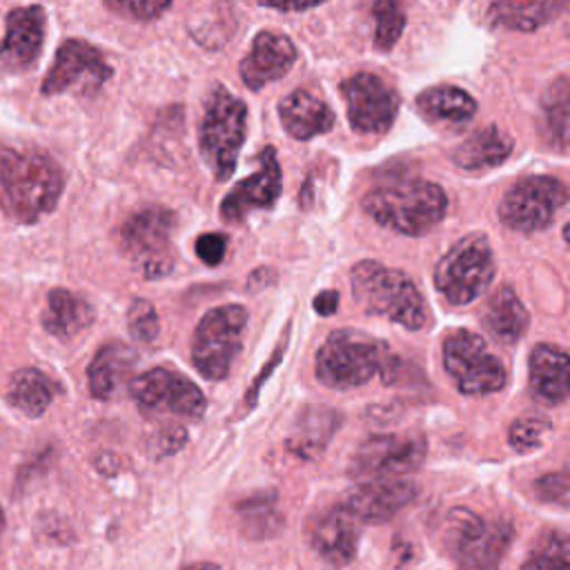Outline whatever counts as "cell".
<instances>
[{"instance_id": "18", "label": "cell", "mask_w": 570, "mask_h": 570, "mask_svg": "<svg viewBox=\"0 0 570 570\" xmlns=\"http://www.w3.org/2000/svg\"><path fill=\"white\" fill-rule=\"evenodd\" d=\"M47 16L40 4L16 7L7 13V29L0 42V65L7 71H27L45 42Z\"/></svg>"}, {"instance_id": "12", "label": "cell", "mask_w": 570, "mask_h": 570, "mask_svg": "<svg viewBox=\"0 0 570 570\" xmlns=\"http://www.w3.org/2000/svg\"><path fill=\"white\" fill-rule=\"evenodd\" d=\"M129 394L145 414L167 412L180 419H200L207 399L185 374L169 367H151L129 381Z\"/></svg>"}, {"instance_id": "1", "label": "cell", "mask_w": 570, "mask_h": 570, "mask_svg": "<svg viewBox=\"0 0 570 570\" xmlns=\"http://www.w3.org/2000/svg\"><path fill=\"white\" fill-rule=\"evenodd\" d=\"M62 167L42 149L0 147V209L20 225H33L58 205Z\"/></svg>"}, {"instance_id": "17", "label": "cell", "mask_w": 570, "mask_h": 570, "mask_svg": "<svg viewBox=\"0 0 570 570\" xmlns=\"http://www.w3.org/2000/svg\"><path fill=\"white\" fill-rule=\"evenodd\" d=\"M283 189V174L274 147L258 154V169L245 180L236 183L220 203V218L225 223H240L256 209H272Z\"/></svg>"}, {"instance_id": "42", "label": "cell", "mask_w": 570, "mask_h": 570, "mask_svg": "<svg viewBox=\"0 0 570 570\" xmlns=\"http://www.w3.org/2000/svg\"><path fill=\"white\" fill-rule=\"evenodd\" d=\"M312 305H314L316 314L330 316V314H334L336 307H338V292H336V289H323V292H318V294L314 296Z\"/></svg>"}, {"instance_id": "14", "label": "cell", "mask_w": 570, "mask_h": 570, "mask_svg": "<svg viewBox=\"0 0 570 570\" xmlns=\"http://www.w3.org/2000/svg\"><path fill=\"white\" fill-rule=\"evenodd\" d=\"M111 78V67L107 65L100 49L94 45L71 38L65 40L56 58L42 78V94L53 96L62 91H78V94H96L107 80Z\"/></svg>"}, {"instance_id": "5", "label": "cell", "mask_w": 570, "mask_h": 570, "mask_svg": "<svg viewBox=\"0 0 570 570\" xmlns=\"http://www.w3.org/2000/svg\"><path fill=\"white\" fill-rule=\"evenodd\" d=\"M247 136V107L240 98L216 85L207 100L198 127V147L216 180H227Z\"/></svg>"}, {"instance_id": "2", "label": "cell", "mask_w": 570, "mask_h": 570, "mask_svg": "<svg viewBox=\"0 0 570 570\" xmlns=\"http://www.w3.org/2000/svg\"><path fill=\"white\" fill-rule=\"evenodd\" d=\"M363 209L379 225L396 234L423 236L443 220L448 196L436 183L401 178L372 187L363 196Z\"/></svg>"}, {"instance_id": "10", "label": "cell", "mask_w": 570, "mask_h": 570, "mask_svg": "<svg viewBox=\"0 0 570 570\" xmlns=\"http://www.w3.org/2000/svg\"><path fill=\"white\" fill-rule=\"evenodd\" d=\"M443 365L456 390L465 396L499 392L508 381L503 363L470 330H454L445 336Z\"/></svg>"}, {"instance_id": "44", "label": "cell", "mask_w": 570, "mask_h": 570, "mask_svg": "<svg viewBox=\"0 0 570 570\" xmlns=\"http://www.w3.org/2000/svg\"><path fill=\"white\" fill-rule=\"evenodd\" d=\"M183 570H218V566H214V563H191Z\"/></svg>"}, {"instance_id": "13", "label": "cell", "mask_w": 570, "mask_h": 570, "mask_svg": "<svg viewBox=\"0 0 570 570\" xmlns=\"http://www.w3.org/2000/svg\"><path fill=\"white\" fill-rule=\"evenodd\" d=\"M428 445L421 434H372L352 456V474L365 481L399 479L414 472L425 459Z\"/></svg>"}, {"instance_id": "22", "label": "cell", "mask_w": 570, "mask_h": 570, "mask_svg": "<svg viewBox=\"0 0 570 570\" xmlns=\"http://www.w3.org/2000/svg\"><path fill=\"white\" fill-rule=\"evenodd\" d=\"M421 118L439 129H463L476 114V100L454 85H434L416 96Z\"/></svg>"}, {"instance_id": "15", "label": "cell", "mask_w": 570, "mask_h": 570, "mask_svg": "<svg viewBox=\"0 0 570 570\" xmlns=\"http://www.w3.org/2000/svg\"><path fill=\"white\" fill-rule=\"evenodd\" d=\"M347 120L358 134H383L392 127L401 98L376 73L361 71L341 82Z\"/></svg>"}, {"instance_id": "3", "label": "cell", "mask_w": 570, "mask_h": 570, "mask_svg": "<svg viewBox=\"0 0 570 570\" xmlns=\"http://www.w3.org/2000/svg\"><path fill=\"white\" fill-rule=\"evenodd\" d=\"M352 294L361 309L383 316L405 330H423L430 321L425 298L414 281L394 267L379 261H361L350 272Z\"/></svg>"}, {"instance_id": "33", "label": "cell", "mask_w": 570, "mask_h": 570, "mask_svg": "<svg viewBox=\"0 0 570 570\" xmlns=\"http://www.w3.org/2000/svg\"><path fill=\"white\" fill-rule=\"evenodd\" d=\"M521 570H570V534L554 528L539 532Z\"/></svg>"}, {"instance_id": "38", "label": "cell", "mask_w": 570, "mask_h": 570, "mask_svg": "<svg viewBox=\"0 0 570 570\" xmlns=\"http://www.w3.org/2000/svg\"><path fill=\"white\" fill-rule=\"evenodd\" d=\"M534 492L546 503H563L570 497V472H548L534 481Z\"/></svg>"}, {"instance_id": "21", "label": "cell", "mask_w": 570, "mask_h": 570, "mask_svg": "<svg viewBox=\"0 0 570 570\" xmlns=\"http://www.w3.org/2000/svg\"><path fill=\"white\" fill-rule=\"evenodd\" d=\"M530 392L539 403H561L570 396V352L550 343L532 347L528 358Z\"/></svg>"}, {"instance_id": "34", "label": "cell", "mask_w": 570, "mask_h": 570, "mask_svg": "<svg viewBox=\"0 0 570 570\" xmlns=\"http://www.w3.org/2000/svg\"><path fill=\"white\" fill-rule=\"evenodd\" d=\"M374 22H376L374 47L379 51H390L399 42L401 33L405 29L403 9L396 2L381 0V2L374 4Z\"/></svg>"}, {"instance_id": "19", "label": "cell", "mask_w": 570, "mask_h": 570, "mask_svg": "<svg viewBox=\"0 0 570 570\" xmlns=\"http://www.w3.org/2000/svg\"><path fill=\"white\" fill-rule=\"evenodd\" d=\"M419 488L403 479L363 481L341 503L356 517L358 523H383L410 505Z\"/></svg>"}, {"instance_id": "36", "label": "cell", "mask_w": 570, "mask_h": 570, "mask_svg": "<svg viewBox=\"0 0 570 570\" xmlns=\"http://www.w3.org/2000/svg\"><path fill=\"white\" fill-rule=\"evenodd\" d=\"M548 430H550V423L546 419H537V416L517 419L508 430V441L517 452H530L543 443V434Z\"/></svg>"}, {"instance_id": "30", "label": "cell", "mask_w": 570, "mask_h": 570, "mask_svg": "<svg viewBox=\"0 0 570 570\" xmlns=\"http://www.w3.org/2000/svg\"><path fill=\"white\" fill-rule=\"evenodd\" d=\"M566 9L563 2H492L488 7V18L497 27L514 31H534L552 22Z\"/></svg>"}, {"instance_id": "25", "label": "cell", "mask_w": 570, "mask_h": 570, "mask_svg": "<svg viewBox=\"0 0 570 570\" xmlns=\"http://www.w3.org/2000/svg\"><path fill=\"white\" fill-rule=\"evenodd\" d=\"M483 330L499 343H517L528 330V312L510 285L497 287L481 309Z\"/></svg>"}, {"instance_id": "11", "label": "cell", "mask_w": 570, "mask_h": 570, "mask_svg": "<svg viewBox=\"0 0 570 570\" xmlns=\"http://www.w3.org/2000/svg\"><path fill=\"white\" fill-rule=\"evenodd\" d=\"M570 198L568 187L554 176H523L499 203V218L505 227L534 234L550 227Z\"/></svg>"}, {"instance_id": "37", "label": "cell", "mask_w": 570, "mask_h": 570, "mask_svg": "<svg viewBox=\"0 0 570 570\" xmlns=\"http://www.w3.org/2000/svg\"><path fill=\"white\" fill-rule=\"evenodd\" d=\"M105 7L116 13H122V16L127 13L134 20H154L160 13H165L171 7V2H158V0H118L116 2V0H109V2H105Z\"/></svg>"}, {"instance_id": "45", "label": "cell", "mask_w": 570, "mask_h": 570, "mask_svg": "<svg viewBox=\"0 0 570 570\" xmlns=\"http://www.w3.org/2000/svg\"><path fill=\"white\" fill-rule=\"evenodd\" d=\"M563 238H566V243H568V247H570V220H568V225L563 227Z\"/></svg>"}, {"instance_id": "23", "label": "cell", "mask_w": 570, "mask_h": 570, "mask_svg": "<svg viewBox=\"0 0 570 570\" xmlns=\"http://www.w3.org/2000/svg\"><path fill=\"white\" fill-rule=\"evenodd\" d=\"M278 118L292 138L309 140L334 127V111L314 94L298 89L278 105Z\"/></svg>"}, {"instance_id": "32", "label": "cell", "mask_w": 570, "mask_h": 570, "mask_svg": "<svg viewBox=\"0 0 570 570\" xmlns=\"http://www.w3.org/2000/svg\"><path fill=\"white\" fill-rule=\"evenodd\" d=\"M238 523L245 537L267 539L281 530V510L274 492H256L236 503Z\"/></svg>"}, {"instance_id": "31", "label": "cell", "mask_w": 570, "mask_h": 570, "mask_svg": "<svg viewBox=\"0 0 570 570\" xmlns=\"http://www.w3.org/2000/svg\"><path fill=\"white\" fill-rule=\"evenodd\" d=\"M543 136L554 147L570 145V78H554L541 94Z\"/></svg>"}, {"instance_id": "29", "label": "cell", "mask_w": 570, "mask_h": 570, "mask_svg": "<svg viewBox=\"0 0 570 570\" xmlns=\"http://www.w3.org/2000/svg\"><path fill=\"white\" fill-rule=\"evenodd\" d=\"M7 401L31 419L42 416L53 401V383L36 367L16 370L9 379Z\"/></svg>"}, {"instance_id": "26", "label": "cell", "mask_w": 570, "mask_h": 570, "mask_svg": "<svg viewBox=\"0 0 570 570\" xmlns=\"http://www.w3.org/2000/svg\"><path fill=\"white\" fill-rule=\"evenodd\" d=\"M514 140L501 131L497 125H488L472 136H468L459 147H454L452 163L465 171H481L497 167L510 158Z\"/></svg>"}, {"instance_id": "6", "label": "cell", "mask_w": 570, "mask_h": 570, "mask_svg": "<svg viewBox=\"0 0 570 570\" xmlns=\"http://www.w3.org/2000/svg\"><path fill=\"white\" fill-rule=\"evenodd\" d=\"M512 541V525L483 521L468 508H454L445 523V546L459 570H499Z\"/></svg>"}, {"instance_id": "39", "label": "cell", "mask_w": 570, "mask_h": 570, "mask_svg": "<svg viewBox=\"0 0 570 570\" xmlns=\"http://www.w3.org/2000/svg\"><path fill=\"white\" fill-rule=\"evenodd\" d=\"M225 249L227 238L218 232H207L196 238V256L209 267H216L225 258Z\"/></svg>"}, {"instance_id": "16", "label": "cell", "mask_w": 570, "mask_h": 570, "mask_svg": "<svg viewBox=\"0 0 570 570\" xmlns=\"http://www.w3.org/2000/svg\"><path fill=\"white\" fill-rule=\"evenodd\" d=\"M361 525L356 517L338 501L307 517L305 532L312 550L330 566H347L358 548Z\"/></svg>"}, {"instance_id": "4", "label": "cell", "mask_w": 570, "mask_h": 570, "mask_svg": "<svg viewBox=\"0 0 570 570\" xmlns=\"http://www.w3.org/2000/svg\"><path fill=\"white\" fill-rule=\"evenodd\" d=\"M396 358L390 347L356 330H336L316 354V379L334 390L365 385L374 374L392 381Z\"/></svg>"}, {"instance_id": "28", "label": "cell", "mask_w": 570, "mask_h": 570, "mask_svg": "<svg viewBox=\"0 0 570 570\" xmlns=\"http://www.w3.org/2000/svg\"><path fill=\"white\" fill-rule=\"evenodd\" d=\"M94 318V309L89 301L82 296L65 289V287H53L47 294V305L42 309V327L65 341L82 332Z\"/></svg>"}, {"instance_id": "46", "label": "cell", "mask_w": 570, "mask_h": 570, "mask_svg": "<svg viewBox=\"0 0 570 570\" xmlns=\"http://www.w3.org/2000/svg\"><path fill=\"white\" fill-rule=\"evenodd\" d=\"M2 528H4V514H2V508H0V534H2Z\"/></svg>"}, {"instance_id": "20", "label": "cell", "mask_w": 570, "mask_h": 570, "mask_svg": "<svg viewBox=\"0 0 570 570\" xmlns=\"http://www.w3.org/2000/svg\"><path fill=\"white\" fill-rule=\"evenodd\" d=\"M296 60L294 42L274 31H258L252 40L247 56L240 60V78L252 89L258 91L265 85L283 78Z\"/></svg>"}, {"instance_id": "40", "label": "cell", "mask_w": 570, "mask_h": 570, "mask_svg": "<svg viewBox=\"0 0 570 570\" xmlns=\"http://www.w3.org/2000/svg\"><path fill=\"white\" fill-rule=\"evenodd\" d=\"M187 441V432L183 425L169 423L165 428H160L154 439H151V448L156 452V456H169L174 452H178Z\"/></svg>"}, {"instance_id": "9", "label": "cell", "mask_w": 570, "mask_h": 570, "mask_svg": "<svg viewBox=\"0 0 570 570\" xmlns=\"http://www.w3.org/2000/svg\"><path fill=\"white\" fill-rule=\"evenodd\" d=\"M247 309L243 305H220L209 309L194 330L191 363L207 381H223L243 347Z\"/></svg>"}, {"instance_id": "43", "label": "cell", "mask_w": 570, "mask_h": 570, "mask_svg": "<svg viewBox=\"0 0 570 570\" xmlns=\"http://www.w3.org/2000/svg\"><path fill=\"white\" fill-rule=\"evenodd\" d=\"M263 7L267 9H274V11H285V13H292V11H309L314 7H318V2H263Z\"/></svg>"}, {"instance_id": "35", "label": "cell", "mask_w": 570, "mask_h": 570, "mask_svg": "<svg viewBox=\"0 0 570 570\" xmlns=\"http://www.w3.org/2000/svg\"><path fill=\"white\" fill-rule=\"evenodd\" d=\"M127 327L129 334L140 343H151L158 336V314L147 298H134V303L127 309Z\"/></svg>"}, {"instance_id": "41", "label": "cell", "mask_w": 570, "mask_h": 570, "mask_svg": "<svg viewBox=\"0 0 570 570\" xmlns=\"http://www.w3.org/2000/svg\"><path fill=\"white\" fill-rule=\"evenodd\" d=\"M287 338H289V325H285V330H283V336H281V343H278V347L272 352V358L265 363V367L261 370V376H256V381L252 383V387L247 390V396H245V405L247 407H252L254 405V401H256V396H258V390H261V385H263V381L269 376V372L281 363V358H283V352H285V347H287Z\"/></svg>"}, {"instance_id": "8", "label": "cell", "mask_w": 570, "mask_h": 570, "mask_svg": "<svg viewBox=\"0 0 570 570\" xmlns=\"http://www.w3.org/2000/svg\"><path fill=\"white\" fill-rule=\"evenodd\" d=\"M174 227L176 214L160 205L140 207L120 225V247L145 278H163L171 272Z\"/></svg>"}, {"instance_id": "7", "label": "cell", "mask_w": 570, "mask_h": 570, "mask_svg": "<svg viewBox=\"0 0 570 570\" xmlns=\"http://www.w3.org/2000/svg\"><path fill=\"white\" fill-rule=\"evenodd\" d=\"M494 278V256L483 234H468L454 243L434 267V285L452 305L479 298Z\"/></svg>"}, {"instance_id": "24", "label": "cell", "mask_w": 570, "mask_h": 570, "mask_svg": "<svg viewBox=\"0 0 570 570\" xmlns=\"http://www.w3.org/2000/svg\"><path fill=\"white\" fill-rule=\"evenodd\" d=\"M338 428L341 414L336 410L325 405H307L294 421V428L287 436V450L303 461L316 459L327 448Z\"/></svg>"}, {"instance_id": "27", "label": "cell", "mask_w": 570, "mask_h": 570, "mask_svg": "<svg viewBox=\"0 0 570 570\" xmlns=\"http://www.w3.org/2000/svg\"><path fill=\"white\" fill-rule=\"evenodd\" d=\"M136 363V352L122 341H111L102 345L91 363L87 365V385L89 394L98 401L109 399L116 387L131 374Z\"/></svg>"}]
</instances>
